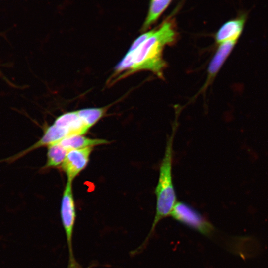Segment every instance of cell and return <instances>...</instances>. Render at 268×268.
<instances>
[{
    "label": "cell",
    "instance_id": "cell-3",
    "mask_svg": "<svg viewBox=\"0 0 268 268\" xmlns=\"http://www.w3.org/2000/svg\"><path fill=\"white\" fill-rule=\"evenodd\" d=\"M176 221L201 234L210 236L214 231L212 224L188 204L177 201L171 214Z\"/></svg>",
    "mask_w": 268,
    "mask_h": 268
},
{
    "label": "cell",
    "instance_id": "cell-8",
    "mask_svg": "<svg viewBox=\"0 0 268 268\" xmlns=\"http://www.w3.org/2000/svg\"><path fill=\"white\" fill-rule=\"evenodd\" d=\"M53 124L67 130L70 136L82 135L89 129L78 116L77 111L67 112L60 115Z\"/></svg>",
    "mask_w": 268,
    "mask_h": 268
},
{
    "label": "cell",
    "instance_id": "cell-7",
    "mask_svg": "<svg viewBox=\"0 0 268 268\" xmlns=\"http://www.w3.org/2000/svg\"><path fill=\"white\" fill-rule=\"evenodd\" d=\"M237 42V41H229L219 45L208 67L207 83L215 77L220 68L231 54Z\"/></svg>",
    "mask_w": 268,
    "mask_h": 268
},
{
    "label": "cell",
    "instance_id": "cell-13",
    "mask_svg": "<svg viewBox=\"0 0 268 268\" xmlns=\"http://www.w3.org/2000/svg\"><path fill=\"white\" fill-rule=\"evenodd\" d=\"M154 29L145 32L138 37L132 43L129 51H134L146 40L153 33Z\"/></svg>",
    "mask_w": 268,
    "mask_h": 268
},
{
    "label": "cell",
    "instance_id": "cell-11",
    "mask_svg": "<svg viewBox=\"0 0 268 268\" xmlns=\"http://www.w3.org/2000/svg\"><path fill=\"white\" fill-rule=\"evenodd\" d=\"M67 150L57 143L48 146L46 167H54L62 165L67 153Z\"/></svg>",
    "mask_w": 268,
    "mask_h": 268
},
{
    "label": "cell",
    "instance_id": "cell-10",
    "mask_svg": "<svg viewBox=\"0 0 268 268\" xmlns=\"http://www.w3.org/2000/svg\"><path fill=\"white\" fill-rule=\"evenodd\" d=\"M171 0H153L149 4V7L147 16L142 26V30H146L155 23L163 11L171 2Z\"/></svg>",
    "mask_w": 268,
    "mask_h": 268
},
{
    "label": "cell",
    "instance_id": "cell-5",
    "mask_svg": "<svg viewBox=\"0 0 268 268\" xmlns=\"http://www.w3.org/2000/svg\"><path fill=\"white\" fill-rule=\"evenodd\" d=\"M93 147L69 151L61 165L62 170L67 177V181L72 182L74 178L87 165Z\"/></svg>",
    "mask_w": 268,
    "mask_h": 268
},
{
    "label": "cell",
    "instance_id": "cell-4",
    "mask_svg": "<svg viewBox=\"0 0 268 268\" xmlns=\"http://www.w3.org/2000/svg\"><path fill=\"white\" fill-rule=\"evenodd\" d=\"M62 224L69 248L71 266H74L72 249V238L76 218L75 206L72 189V182L67 181L63 192L61 206Z\"/></svg>",
    "mask_w": 268,
    "mask_h": 268
},
{
    "label": "cell",
    "instance_id": "cell-2",
    "mask_svg": "<svg viewBox=\"0 0 268 268\" xmlns=\"http://www.w3.org/2000/svg\"><path fill=\"white\" fill-rule=\"evenodd\" d=\"M177 125V123L173 124L160 166L158 179L155 190L156 199L155 214L150 231L143 242L144 245L147 243L158 223L171 215L177 202L172 177L173 144Z\"/></svg>",
    "mask_w": 268,
    "mask_h": 268
},
{
    "label": "cell",
    "instance_id": "cell-9",
    "mask_svg": "<svg viewBox=\"0 0 268 268\" xmlns=\"http://www.w3.org/2000/svg\"><path fill=\"white\" fill-rule=\"evenodd\" d=\"M56 143L69 151L108 144L109 141L105 139L89 138L82 135H74L67 137Z\"/></svg>",
    "mask_w": 268,
    "mask_h": 268
},
{
    "label": "cell",
    "instance_id": "cell-12",
    "mask_svg": "<svg viewBox=\"0 0 268 268\" xmlns=\"http://www.w3.org/2000/svg\"><path fill=\"white\" fill-rule=\"evenodd\" d=\"M106 107L86 108L77 112L84 124L89 129L104 115Z\"/></svg>",
    "mask_w": 268,
    "mask_h": 268
},
{
    "label": "cell",
    "instance_id": "cell-6",
    "mask_svg": "<svg viewBox=\"0 0 268 268\" xmlns=\"http://www.w3.org/2000/svg\"><path fill=\"white\" fill-rule=\"evenodd\" d=\"M247 17V14L243 12L225 22L215 34L216 43L219 45L229 41H237L244 28Z\"/></svg>",
    "mask_w": 268,
    "mask_h": 268
},
{
    "label": "cell",
    "instance_id": "cell-1",
    "mask_svg": "<svg viewBox=\"0 0 268 268\" xmlns=\"http://www.w3.org/2000/svg\"><path fill=\"white\" fill-rule=\"evenodd\" d=\"M176 32L171 22L166 21L154 29L152 34L134 51H128L116 67V72H125L118 79L140 70H149L161 77L166 64L162 57L165 46L172 43Z\"/></svg>",
    "mask_w": 268,
    "mask_h": 268
}]
</instances>
